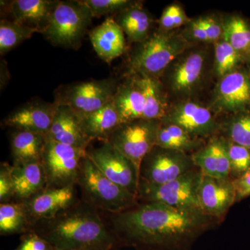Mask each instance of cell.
<instances>
[{
  "mask_svg": "<svg viewBox=\"0 0 250 250\" xmlns=\"http://www.w3.org/2000/svg\"><path fill=\"white\" fill-rule=\"evenodd\" d=\"M57 104L32 103L11 112L5 118L6 126L46 136L53 123Z\"/></svg>",
  "mask_w": 250,
  "mask_h": 250,
  "instance_id": "obj_14",
  "label": "cell"
},
{
  "mask_svg": "<svg viewBox=\"0 0 250 250\" xmlns=\"http://www.w3.org/2000/svg\"><path fill=\"white\" fill-rule=\"evenodd\" d=\"M205 58L201 52H192L177 62L171 74V85L175 91L187 93L201 79Z\"/></svg>",
  "mask_w": 250,
  "mask_h": 250,
  "instance_id": "obj_24",
  "label": "cell"
},
{
  "mask_svg": "<svg viewBox=\"0 0 250 250\" xmlns=\"http://www.w3.org/2000/svg\"><path fill=\"white\" fill-rule=\"evenodd\" d=\"M57 105L53 123L46 134V139L86 149L92 141L83 132L77 113L65 105Z\"/></svg>",
  "mask_w": 250,
  "mask_h": 250,
  "instance_id": "obj_18",
  "label": "cell"
},
{
  "mask_svg": "<svg viewBox=\"0 0 250 250\" xmlns=\"http://www.w3.org/2000/svg\"><path fill=\"white\" fill-rule=\"evenodd\" d=\"M45 143L44 135L17 130L11 139V153L14 165L41 161Z\"/></svg>",
  "mask_w": 250,
  "mask_h": 250,
  "instance_id": "obj_25",
  "label": "cell"
},
{
  "mask_svg": "<svg viewBox=\"0 0 250 250\" xmlns=\"http://www.w3.org/2000/svg\"><path fill=\"white\" fill-rule=\"evenodd\" d=\"M58 0H14L1 5L11 21L43 34Z\"/></svg>",
  "mask_w": 250,
  "mask_h": 250,
  "instance_id": "obj_13",
  "label": "cell"
},
{
  "mask_svg": "<svg viewBox=\"0 0 250 250\" xmlns=\"http://www.w3.org/2000/svg\"><path fill=\"white\" fill-rule=\"evenodd\" d=\"M117 87L113 79L73 83L59 92L54 103L69 106L77 115L88 114L111 103Z\"/></svg>",
  "mask_w": 250,
  "mask_h": 250,
  "instance_id": "obj_9",
  "label": "cell"
},
{
  "mask_svg": "<svg viewBox=\"0 0 250 250\" xmlns=\"http://www.w3.org/2000/svg\"><path fill=\"white\" fill-rule=\"evenodd\" d=\"M183 36L165 31L156 33L142 42L131 58V68L136 75L159 76L187 49Z\"/></svg>",
  "mask_w": 250,
  "mask_h": 250,
  "instance_id": "obj_5",
  "label": "cell"
},
{
  "mask_svg": "<svg viewBox=\"0 0 250 250\" xmlns=\"http://www.w3.org/2000/svg\"><path fill=\"white\" fill-rule=\"evenodd\" d=\"M86 156L87 149L46 139L41 161L47 184L51 188L74 185L77 182L82 160Z\"/></svg>",
  "mask_w": 250,
  "mask_h": 250,
  "instance_id": "obj_8",
  "label": "cell"
},
{
  "mask_svg": "<svg viewBox=\"0 0 250 250\" xmlns=\"http://www.w3.org/2000/svg\"><path fill=\"white\" fill-rule=\"evenodd\" d=\"M14 250H55L52 245L37 233L23 237L19 246Z\"/></svg>",
  "mask_w": 250,
  "mask_h": 250,
  "instance_id": "obj_36",
  "label": "cell"
},
{
  "mask_svg": "<svg viewBox=\"0 0 250 250\" xmlns=\"http://www.w3.org/2000/svg\"><path fill=\"white\" fill-rule=\"evenodd\" d=\"M25 206L18 204L0 205V232L1 235L21 232L27 221Z\"/></svg>",
  "mask_w": 250,
  "mask_h": 250,
  "instance_id": "obj_31",
  "label": "cell"
},
{
  "mask_svg": "<svg viewBox=\"0 0 250 250\" xmlns=\"http://www.w3.org/2000/svg\"><path fill=\"white\" fill-rule=\"evenodd\" d=\"M187 21V16L183 9L177 5L176 9L175 16H174V27H180Z\"/></svg>",
  "mask_w": 250,
  "mask_h": 250,
  "instance_id": "obj_42",
  "label": "cell"
},
{
  "mask_svg": "<svg viewBox=\"0 0 250 250\" xmlns=\"http://www.w3.org/2000/svg\"><path fill=\"white\" fill-rule=\"evenodd\" d=\"M77 182L88 205L114 214L132 208L138 200L136 195L104 175L88 156L82 160Z\"/></svg>",
  "mask_w": 250,
  "mask_h": 250,
  "instance_id": "obj_3",
  "label": "cell"
},
{
  "mask_svg": "<svg viewBox=\"0 0 250 250\" xmlns=\"http://www.w3.org/2000/svg\"><path fill=\"white\" fill-rule=\"evenodd\" d=\"M113 103L122 123L143 119L146 100L139 75L118 85Z\"/></svg>",
  "mask_w": 250,
  "mask_h": 250,
  "instance_id": "obj_22",
  "label": "cell"
},
{
  "mask_svg": "<svg viewBox=\"0 0 250 250\" xmlns=\"http://www.w3.org/2000/svg\"><path fill=\"white\" fill-rule=\"evenodd\" d=\"M34 29L11 21L1 19L0 21V54L4 55L24 41L30 39Z\"/></svg>",
  "mask_w": 250,
  "mask_h": 250,
  "instance_id": "obj_30",
  "label": "cell"
},
{
  "mask_svg": "<svg viewBox=\"0 0 250 250\" xmlns=\"http://www.w3.org/2000/svg\"><path fill=\"white\" fill-rule=\"evenodd\" d=\"M195 168L192 156L187 153L155 146L141 164L139 183L154 185L167 183Z\"/></svg>",
  "mask_w": 250,
  "mask_h": 250,
  "instance_id": "obj_10",
  "label": "cell"
},
{
  "mask_svg": "<svg viewBox=\"0 0 250 250\" xmlns=\"http://www.w3.org/2000/svg\"><path fill=\"white\" fill-rule=\"evenodd\" d=\"M14 187V195L19 199H31L43 190L47 179L41 161L9 166Z\"/></svg>",
  "mask_w": 250,
  "mask_h": 250,
  "instance_id": "obj_21",
  "label": "cell"
},
{
  "mask_svg": "<svg viewBox=\"0 0 250 250\" xmlns=\"http://www.w3.org/2000/svg\"><path fill=\"white\" fill-rule=\"evenodd\" d=\"M195 167L204 175L214 178H231V167L229 159L228 141L223 138H213L204 147L192 154Z\"/></svg>",
  "mask_w": 250,
  "mask_h": 250,
  "instance_id": "obj_19",
  "label": "cell"
},
{
  "mask_svg": "<svg viewBox=\"0 0 250 250\" xmlns=\"http://www.w3.org/2000/svg\"><path fill=\"white\" fill-rule=\"evenodd\" d=\"M202 176L196 167L167 183L154 185L140 182L137 199L143 202H160L174 208L202 210L198 190Z\"/></svg>",
  "mask_w": 250,
  "mask_h": 250,
  "instance_id": "obj_6",
  "label": "cell"
},
{
  "mask_svg": "<svg viewBox=\"0 0 250 250\" xmlns=\"http://www.w3.org/2000/svg\"><path fill=\"white\" fill-rule=\"evenodd\" d=\"M118 14L115 21L130 41L143 42L147 40L151 19L144 10L132 4Z\"/></svg>",
  "mask_w": 250,
  "mask_h": 250,
  "instance_id": "obj_26",
  "label": "cell"
},
{
  "mask_svg": "<svg viewBox=\"0 0 250 250\" xmlns=\"http://www.w3.org/2000/svg\"><path fill=\"white\" fill-rule=\"evenodd\" d=\"M14 195V187L10 176L9 166H3L0 172V200L4 202Z\"/></svg>",
  "mask_w": 250,
  "mask_h": 250,
  "instance_id": "obj_37",
  "label": "cell"
},
{
  "mask_svg": "<svg viewBox=\"0 0 250 250\" xmlns=\"http://www.w3.org/2000/svg\"><path fill=\"white\" fill-rule=\"evenodd\" d=\"M93 18L110 14H118L134 4L128 0H82Z\"/></svg>",
  "mask_w": 250,
  "mask_h": 250,
  "instance_id": "obj_35",
  "label": "cell"
},
{
  "mask_svg": "<svg viewBox=\"0 0 250 250\" xmlns=\"http://www.w3.org/2000/svg\"><path fill=\"white\" fill-rule=\"evenodd\" d=\"M93 18L81 0H58L42 35L52 45L78 48Z\"/></svg>",
  "mask_w": 250,
  "mask_h": 250,
  "instance_id": "obj_4",
  "label": "cell"
},
{
  "mask_svg": "<svg viewBox=\"0 0 250 250\" xmlns=\"http://www.w3.org/2000/svg\"><path fill=\"white\" fill-rule=\"evenodd\" d=\"M74 185L49 188L37 194L25 205L27 214L36 218L52 220L73 207Z\"/></svg>",
  "mask_w": 250,
  "mask_h": 250,
  "instance_id": "obj_16",
  "label": "cell"
},
{
  "mask_svg": "<svg viewBox=\"0 0 250 250\" xmlns=\"http://www.w3.org/2000/svg\"><path fill=\"white\" fill-rule=\"evenodd\" d=\"M198 21L207 32L209 41L218 40L221 36H223V28L215 20L203 18L198 19Z\"/></svg>",
  "mask_w": 250,
  "mask_h": 250,
  "instance_id": "obj_39",
  "label": "cell"
},
{
  "mask_svg": "<svg viewBox=\"0 0 250 250\" xmlns=\"http://www.w3.org/2000/svg\"><path fill=\"white\" fill-rule=\"evenodd\" d=\"M146 100L143 119L161 121L166 117V100L157 79L139 75Z\"/></svg>",
  "mask_w": 250,
  "mask_h": 250,
  "instance_id": "obj_28",
  "label": "cell"
},
{
  "mask_svg": "<svg viewBox=\"0 0 250 250\" xmlns=\"http://www.w3.org/2000/svg\"><path fill=\"white\" fill-rule=\"evenodd\" d=\"M190 34L192 37L196 40L201 41H209L208 35L203 27L199 22L198 20L193 21L190 24Z\"/></svg>",
  "mask_w": 250,
  "mask_h": 250,
  "instance_id": "obj_41",
  "label": "cell"
},
{
  "mask_svg": "<svg viewBox=\"0 0 250 250\" xmlns=\"http://www.w3.org/2000/svg\"><path fill=\"white\" fill-rule=\"evenodd\" d=\"M87 156L100 172L115 184L138 195L140 177L134 164L107 142L87 150Z\"/></svg>",
  "mask_w": 250,
  "mask_h": 250,
  "instance_id": "obj_11",
  "label": "cell"
},
{
  "mask_svg": "<svg viewBox=\"0 0 250 250\" xmlns=\"http://www.w3.org/2000/svg\"><path fill=\"white\" fill-rule=\"evenodd\" d=\"M123 248H121V247H116V248H113V249H112L111 250H125L123 249ZM126 248V250H136V249H132V248Z\"/></svg>",
  "mask_w": 250,
  "mask_h": 250,
  "instance_id": "obj_43",
  "label": "cell"
},
{
  "mask_svg": "<svg viewBox=\"0 0 250 250\" xmlns=\"http://www.w3.org/2000/svg\"><path fill=\"white\" fill-rule=\"evenodd\" d=\"M223 36L241 57H250V26L243 18H231L223 27Z\"/></svg>",
  "mask_w": 250,
  "mask_h": 250,
  "instance_id": "obj_29",
  "label": "cell"
},
{
  "mask_svg": "<svg viewBox=\"0 0 250 250\" xmlns=\"http://www.w3.org/2000/svg\"><path fill=\"white\" fill-rule=\"evenodd\" d=\"M241 59L240 54L228 41L224 40L218 42L215 50V67L217 75L223 78L234 71Z\"/></svg>",
  "mask_w": 250,
  "mask_h": 250,
  "instance_id": "obj_32",
  "label": "cell"
},
{
  "mask_svg": "<svg viewBox=\"0 0 250 250\" xmlns=\"http://www.w3.org/2000/svg\"><path fill=\"white\" fill-rule=\"evenodd\" d=\"M114 215L112 231L118 247L140 250H187L214 219L160 202H143Z\"/></svg>",
  "mask_w": 250,
  "mask_h": 250,
  "instance_id": "obj_1",
  "label": "cell"
},
{
  "mask_svg": "<svg viewBox=\"0 0 250 250\" xmlns=\"http://www.w3.org/2000/svg\"><path fill=\"white\" fill-rule=\"evenodd\" d=\"M164 119V123L177 125L199 139L213 134L217 126L209 110L190 102L177 105Z\"/></svg>",
  "mask_w": 250,
  "mask_h": 250,
  "instance_id": "obj_15",
  "label": "cell"
},
{
  "mask_svg": "<svg viewBox=\"0 0 250 250\" xmlns=\"http://www.w3.org/2000/svg\"><path fill=\"white\" fill-rule=\"evenodd\" d=\"M228 141V151L231 179L241 177L250 169V149Z\"/></svg>",
  "mask_w": 250,
  "mask_h": 250,
  "instance_id": "obj_34",
  "label": "cell"
},
{
  "mask_svg": "<svg viewBox=\"0 0 250 250\" xmlns=\"http://www.w3.org/2000/svg\"><path fill=\"white\" fill-rule=\"evenodd\" d=\"M201 141L193 137L180 126L167 123H161L158 130L156 146L163 149L187 153L198 149Z\"/></svg>",
  "mask_w": 250,
  "mask_h": 250,
  "instance_id": "obj_27",
  "label": "cell"
},
{
  "mask_svg": "<svg viewBox=\"0 0 250 250\" xmlns=\"http://www.w3.org/2000/svg\"><path fill=\"white\" fill-rule=\"evenodd\" d=\"M233 180L236 190V203L250 197V169Z\"/></svg>",
  "mask_w": 250,
  "mask_h": 250,
  "instance_id": "obj_38",
  "label": "cell"
},
{
  "mask_svg": "<svg viewBox=\"0 0 250 250\" xmlns=\"http://www.w3.org/2000/svg\"><path fill=\"white\" fill-rule=\"evenodd\" d=\"M229 141L250 149V111L237 113L228 126Z\"/></svg>",
  "mask_w": 250,
  "mask_h": 250,
  "instance_id": "obj_33",
  "label": "cell"
},
{
  "mask_svg": "<svg viewBox=\"0 0 250 250\" xmlns=\"http://www.w3.org/2000/svg\"><path fill=\"white\" fill-rule=\"evenodd\" d=\"M77 116L83 132L91 141L100 140L105 142L111 133L122 124L113 100L97 111Z\"/></svg>",
  "mask_w": 250,
  "mask_h": 250,
  "instance_id": "obj_23",
  "label": "cell"
},
{
  "mask_svg": "<svg viewBox=\"0 0 250 250\" xmlns=\"http://www.w3.org/2000/svg\"><path fill=\"white\" fill-rule=\"evenodd\" d=\"M177 5H171L166 8L160 19L161 27L165 30H170L174 27V16Z\"/></svg>",
  "mask_w": 250,
  "mask_h": 250,
  "instance_id": "obj_40",
  "label": "cell"
},
{
  "mask_svg": "<svg viewBox=\"0 0 250 250\" xmlns=\"http://www.w3.org/2000/svg\"><path fill=\"white\" fill-rule=\"evenodd\" d=\"M89 205L72 207L38 233L55 250H111L119 246L112 230Z\"/></svg>",
  "mask_w": 250,
  "mask_h": 250,
  "instance_id": "obj_2",
  "label": "cell"
},
{
  "mask_svg": "<svg viewBox=\"0 0 250 250\" xmlns=\"http://www.w3.org/2000/svg\"><path fill=\"white\" fill-rule=\"evenodd\" d=\"M201 209L213 218H220L236 203L233 179H221L202 176L198 190Z\"/></svg>",
  "mask_w": 250,
  "mask_h": 250,
  "instance_id": "obj_12",
  "label": "cell"
},
{
  "mask_svg": "<svg viewBox=\"0 0 250 250\" xmlns=\"http://www.w3.org/2000/svg\"><path fill=\"white\" fill-rule=\"evenodd\" d=\"M94 50L104 62L110 63L124 53L125 33L114 18L108 17L89 33Z\"/></svg>",
  "mask_w": 250,
  "mask_h": 250,
  "instance_id": "obj_20",
  "label": "cell"
},
{
  "mask_svg": "<svg viewBox=\"0 0 250 250\" xmlns=\"http://www.w3.org/2000/svg\"><path fill=\"white\" fill-rule=\"evenodd\" d=\"M216 103L225 111L239 113L250 106V77L234 70L223 77L217 88Z\"/></svg>",
  "mask_w": 250,
  "mask_h": 250,
  "instance_id": "obj_17",
  "label": "cell"
},
{
  "mask_svg": "<svg viewBox=\"0 0 250 250\" xmlns=\"http://www.w3.org/2000/svg\"><path fill=\"white\" fill-rule=\"evenodd\" d=\"M161 121L138 119L120 125L105 142L126 156L135 166L140 177L143 159L155 147Z\"/></svg>",
  "mask_w": 250,
  "mask_h": 250,
  "instance_id": "obj_7",
  "label": "cell"
}]
</instances>
